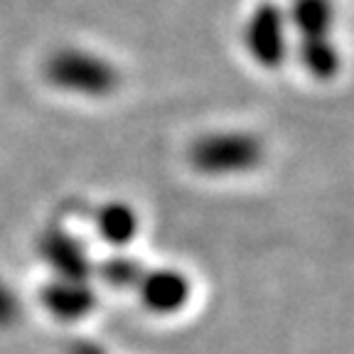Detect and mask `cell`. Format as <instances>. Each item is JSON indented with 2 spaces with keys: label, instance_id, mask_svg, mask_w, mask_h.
Here are the masks:
<instances>
[{
  "label": "cell",
  "instance_id": "obj_1",
  "mask_svg": "<svg viewBox=\"0 0 354 354\" xmlns=\"http://www.w3.org/2000/svg\"><path fill=\"white\" fill-rule=\"evenodd\" d=\"M266 150L259 136L246 131H212L199 136L187 150L192 170L205 177H236L254 172Z\"/></svg>",
  "mask_w": 354,
  "mask_h": 354
},
{
  "label": "cell",
  "instance_id": "obj_10",
  "mask_svg": "<svg viewBox=\"0 0 354 354\" xmlns=\"http://www.w3.org/2000/svg\"><path fill=\"white\" fill-rule=\"evenodd\" d=\"M143 271H145L143 266L126 254H116V256H111V259H106L104 263L94 266V273H99V278L106 283V286L121 288V290L136 288V283H138V278Z\"/></svg>",
  "mask_w": 354,
  "mask_h": 354
},
{
  "label": "cell",
  "instance_id": "obj_8",
  "mask_svg": "<svg viewBox=\"0 0 354 354\" xmlns=\"http://www.w3.org/2000/svg\"><path fill=\"white\" fill-rule=\"evenodd\" d=\"M288 22L303 39H327L332 30V3L330 0H293Z\"/></svg>",
  "mask_w": 354,
  "mask_h": 354
},
{
  "label": "cell",
  "instance_id": "obj_9",
  "mask_svg": "<svg viewBox=\"0 0 354 354\" xmlns=\"http://www.w3.org/2000/svg\"><path fill=\"white\" fill-rule=\"evenodd\" d=\"M298 59L305 66V72L310 77L320 79H332L339 69V55L337 47L327 39H303L298 47Z\"/></svg>",
  "mask_w": 354,
  "mask_h": 354
},
{
  "label": "cell",
  "instance_id": "obj_7",
  "mask_svg": "<svg viewBox=\"0 0 354 354\" xmlns=\"http://www.w3.org/2000/svg\"><path fill=\"white\" fill-rule=\"evenodd\" d=\"M91 221H94L96 236L106 246L116 251L131 246L140 232L138 212L133 209L128 202H121V199H111V202H104L101 207H96Z\"/></svg>",
  "mask_w": 354,
  "mask_h": 354
},
{
  "label": "cell",
  "instance_id": "obj_6",
  "mask_svg": "<svg viewBox=\"0 0 354 354\" xmlns=\"http://www.w3.org/2000/svg\"><path fill=\"white\" fill-rule=\"evenodd\" d=\"M39 256L59 278H88L94 273V263L88 259L84 241L64 229H52L42 234Z\"/></svg>",
  "mask_w": 354,
  "mask_h": 354
},
{
  "label": "cell",
  "instance_id": "obj_3",
  "mask_svg": "<svg viewBox=\"0 0 354 354\" xmlns=\"http://www.w3.org/2000/svg\"><path fill=\"white\" fill-rule=\"evenodd\" d=\"M243 44L249 50L251 59L263 69H278L288 57V17L273 3H261L251 12Z\"/></svg>",
  "mask_w": 354,
  "mask_h": 354
},
{
  "label": "cell",
  "instance_id": "obj_2",
  "mask_svg": "<svg viewBox=\"0 0 354 354\" xmlns=\"http://www.w3.org/2000/svg\"><path fill=\"white\" fill-rule=\"evenodd\" d=\"M44 72L52 86L74 96L99 99V96H109L111 91H116L118 86L116 66L94 52L77 50V47L55 52L44 66Z\"/></svg>",
  "mask_w": 354,
  "mask_h": 354
},
{
  "label": "cell",
  "instance_id": "obj_5",
  "mask_svg": "<svg viewBox=\"0 0 354 354\" xmlns=\"http://www.w3.org/2000/svg\"><path fill=\"white\" fill-rule=\"evenodd\" d=\"M44 310L55 320L62 322H77L96 308V290L91 288L88 278H59L55 276L47 286L42 288Z\"/></svg>",
  "mask_w": 354,
  "mask_h": 354
},
{
  "label": "cell",
  "instance_id": "obj_4",
  "mask_svg": "<svg viewBox=\"0 0 354 354\" xmlns=\"http://www.w3.org/2000/svg\"><path fill=\"white\" fill-rule=\"evenodd\" d=\"M133 290L138 295L140 305L158 317L177 315L192 300V283L187 273L170 268V266L145 268Z\"/></svg>",
  "mask_w": 354,
  "mask_h": 354
},
{
  "label": "cell",
  "instance_id": "obj_11",
  "mask_svg": "<svg viewBox=\"0 0 354 354\" xmlns=\"http://www.w3.org/2000/svg\"><path fill=\"white\" fill-rule=\"evenodd\" d=\"M17 317V300L15 293L6 283L0 281V325H10L12 320Z\"/></svg>",
  "mask_w": 354,
  "mask_h": 354
}]
</instances>
